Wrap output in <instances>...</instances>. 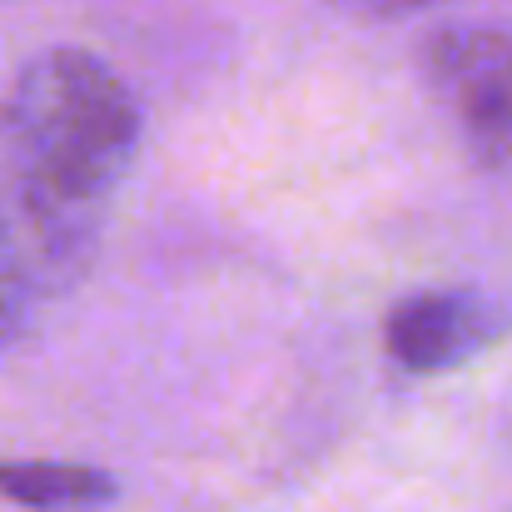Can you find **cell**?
<instances>
[{
	"mask_svg": "<svg viewBox=\"0 0 512 512\" xmlns=\"http://www.w3.org/2000/svg\"><path fill=\"white\" fill-rule=\"evenodd\" d=\"M135 150L130 85L90 50H45L0 95V214L80 284Z\"/></svg>",
	"mask_w": 512,
	"mask_h": 512,
	"instance_id": "obj_1",
	"label": "cell"
},
{
	"mask_svg": "<svg viewBox=\"0 0 512 512\" xmlns=\"http://www.w3.org/2000/svg\"><path fill=\"white\" fill-rule=\"evenodd\" d=\"M343 5H353L363 15H408V10H423L428 0H343Z\"/></svg>",
	"mask_w": 512,
	"mask_h": 512,
	"instance_id": "obj_5",
	"label": "cell"
},
{
	"mask_svg": "<svg viewBox=\"0 0 512 512\" xmlns=\"http://www.w3.org/2000/svg\"><path fill=\"white\" fill-rule=\"evenodd\" d=\"M508 334V309L478 289H418L383 319V348L408 373H453Z\"/></svg>",
	"mask_w": 512,
	"mask_h": 512,
	"instance_id": "obj_3",
	"label": "cell"
},
{
	"mask_svg": "<svg viewBox=\"0 0 512 512\" xmlns=\"http://www.w3.org/2000/svg\"><path fill=\"white\" fill-rule=\"evenodd\" d=\"M418 65L473 160L493 174H512V30L438 25L423 40Z\"/></svg>",
	"mask_w": 512,
	"mask_h": 512,
	"instance_id": "obj_2",
	"label": "cell"
},
{
	"mask_svg": "<svg viewBox=\"0 0 512 512\" xmlns=\"http://www.w3.org/2000/svg\"><path fill=\"white\" fill-rule=\"evenodd\" d=\"M115 478L90 463L55 458H0V498L25 512H100L115 503Z\"/></svg>",
	"mask_w": 512,
	"mask_h": 512,
	"instance_id": "obj_4",
	"label": "cell"
}]
</instances>
